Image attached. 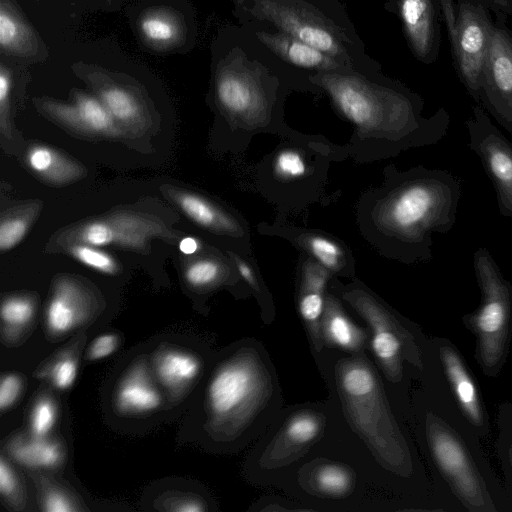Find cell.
<instances>
[{
    "label": "cell",
    "instance_id": "cell-1",
    "mask_svg": "<svg viewBox=\"0 0 512 512\" xmlns=\"http://www.w3.org/2000/svg\"><path fill=\"white\" fill-rule=\"evenodd\" d=\"M384 204V226L407 262L432 259V233H447L456 222L460 179L422 166L401 175Z\"/></svg>",
    "mask_w": 512,
    "mask_h": 512
},
{
    "label": "cell",
    "instance_id": "cell-2",
    "mask_svg": "<svg viewBox=\"0 0 512 512\" xmlns=\"http://www.w3.org/2000/svg\"><path fill=\"white\" fill-rule=\"evenodd\" d=\"M330 94L340 111L362 128L384 120L404 146L438 143L448 132L450 116L439 108L430 118L420 115L423 102L415 95L381 88L356 76L320 73L311 77Z\"/></svg>",
    "mask_w": 512,
    "mask_h": 512
},
{
    "label": "cell",
    "instance_id": "cell-3",
    "mask_svg": "<svg viewBox=\"0 0 512 512\" xmlns=\"http://www.w3.org/2000/svg\"><path fill=\"white\" fill-rule=\"evenodd\" d=\"M473 267L482 302L464 321L477 338V357L486 374L500 368L512 318V285L506 280L490 252L480 247L473 254Z\"/></svg>",
    "mask_w": 512,
    "mask_h": 512
},
{
    "label": "cell",
    "instance_id": "cell-4",
    "mask_svg": "<svg viewBox=\"0 0 512 512\" xmlns=\"http://www.w3.org/2000/svg\"><path fill=\"white\" fill-rule=\"evenodd\" d=\"M456 73L479 104V84L494 18L478 0H437Z\"/></svg>",
    "mask_w": 512,
    "mask_h": 512
},
{
    "label": "cell",
    "instance_id": "cell-5",
    "mask_svg": "<svg viewBox=\"0 0 512 512\" xmlns=\"http://www.w3.org/2000/svg\"><path fill=\"white\" fill-rule=\"evenodd\" d=\"M427 437L435 462L463 505L474 512L495 511L482 479L455 432L432 415L427 419Z\"/></svg>",
    "mask_w": 512,
    "mask_h": 512
},
{
    "label": "cell",
    "instance_id": "cell-6",
    "mask_svg": "<svg viewBox=\"0 0 512 512\" xmlns=\"http://www.w3.org/2000/svg\"><path fill=\"white\" fill-rule=\"evenodd\" d=\"M252 13L333 58L349 63L347 39L317 10L298 0H253Z\"/></svg>",
    "mask_w": 512,
    "mask_h": 512
},
{
    "label": "cell",
    "instance_id": "cell-7",
    "mask_svg": "<svg viewBox=\"0 0 512 512\" xmlns=\"http://www.w3.org/2000/svg\"><path fill=\"white\" fill-rule=\"evenodd\" d=\"M494 18L479 84V106L512 134V31Z\"/></svg>",
    "mask_w": 512,
    "mask_h": 512
},
{
    "label": "cell",
    "instance_id": "cell-8",
    "mask_svg": "<svg viewBox=\"0 0 512 512\" xmlns=\"http://www.w3.org/2000/svg\"><path fill=\"white\" fill-rule=\"evenodd\" d=\"M465 124L469 146L493 183L499 213L512 218V143L479 105L473 106L472 115Z\"/></svg>",
    "mask_w": 512,
    "mask_h": 512
},
{
    "label": "cell",
    "instance_id": "cell-9",
    "mask_svg": "<svg viewBox=\"0 0 512 512\" xmlns=\"http://www.w3.org/2000/svg\"><path fill=\"white\" fill-rule=\"evenodd\" d=\"M215 91L220 106L232 115L251 119L266 112L267 99L258 73L239 53L232 52L218 63Z\"/></svg>",
    "mask_w": 512,
    "mask_h": 512
},
{
    "label": "cell",
    "instance_id": "cell-10",
    "mask_svg": "<svg viewBox=\"0 0 512 512\" xmlns=\"http://www.w3.org/2000/svg\"><path fill=\"white\" fill-rule=\"evenodd\" d=\"M71 68L92 89L115 121L138 124L144 120L146 99L129 76L82 61L73 63Z\"/></svg>",
    "mask_w": 512,
    "mask_h": 512
},
{
    "label": "cell",
    "instance_id": "cell-11",
    "mask_svg": "<svg viewBox=\"0 0 512 512\" xmlns=\"http://www.w3.org/2000/svg\"><path fill=\"white\" fill-rule=\"evenodd\" d=\"M258 389L259 377L249 362H230L217 371L209 384V408L216 417H232L254 402Z\"/></svg>",
    "mask_w": 512,
    "mask_h": 512
},
{
    "label": "cell",
    "instance_id": "cell-12",
    "mask_svg": "<svg viewBox=\"0 0 512 512\" xmlns=\"http://www.w3.org/2000/svg\"><path fill=\"white\" fill-rule=\"evenodd\" d=\"M404 31L414 55L425 63L436 60L441 35L437 0H398Z\"/></svg>",
    "mask_w": 512,
    "mask_h": 512
},
{
    "label": "cell",
    "instance_id": "cell-13",
    "mask_svg": "<svg viewBox=\"0 0 512 512\" xmlns=\"http://www.w3.org/2000/svg\"><path fill=\"white\" fill-rule=\"evenodd\" d=\"M38 102L46 113L73 128L103 134L115 132V119L97 97L76 92L72 104L50 99H41Z\"/></svg>",
    "mask_w": 512,
    "mask_h": 512
},
{
    "label": "cell",
    "instance_id": "cell-14",
    "mask_svg": "<svg viewBox=\"0 0 512 512\" xmlns=\"http://www.w3.org/2000/svg\"><path fill=\"white\" fill-rule=\"evenodd\" d=\"M0 50L28 60L47 56L46 48L35 28L11 0H0Z\"/></svg>",
    "mask_w": 512,
    "mask_h": 512
},
{
    "label": "cell",
    "instance_id": "cell-15",
    "mask_svg": "<svg viewBox=\"0 0 512 512\" xmlns=\"http://www.w3.org/2000/svg\"><path fill=\"white\" fill-rule=\"evenodd\" d=\"M142 41L155 50H171L183 45L187 35L183 16L170 7H152L138 19Z\"/></svg>",
    "mask_w": 512,
    "mask_h": 512
},
{
    "label": "cell",
    "instance_id": "cell-16",
    "mask_svg": "<svg viewBox=\"0 0 512 512\" xmlns=\"http://www.w3.org/2000/svg\"><path fill=\"white\" fill-rule=\"evenodd\" d=\"M258 39L285 61L298 67L336 70L338 61L327 53L285 33L258 32Z\"/></svg>",
    "mask_w": 512,
    "mask_h": 512
},
{
    "label": "cell",
    "instance_id": "cell-17",
    "mask_svg": "<svg viewBox=\"0 0 512 512\" xmlns=\"http://www.w3.org/2000/svg\"><path fill=\"white\" fill-rule=\"evenodd\" d=\"M440 355L447 378L464 414L474 425H482L484 414L478 391L461 357L449 345L441 347Z\"/></svg>",
    "mask_w": 512,
    "mask_h": 512
},
{
    "label": "cell",
    "instance_id": "cell-18",
    "mask_svg": "<svg viewBox=\"0 0 512 512\" xmlns=\"http://www.w3.org/2000/svg\"><path fill=\"white\" fill-rule=\"evenodd\" d=\"M357 306L374 329L372 348L375 355L391 372L397 373L402 349L399 336L392 330L386 315L373 301L361 297L357 301Z\"/></svg>",
    "mask_w": 512,
    "mask_h": 512
},
{
    "label": "cell",
    "instance_id": "cell-19",
    "mask_svg": "<svg viewBox=\"0 0 512 512\" xmlns=\"http://www.w3.org/2000/svg\"><path fill=\"white\" fill-rule=\"evenodd\" d=\"M161 397L142 364L135 365L121 380L116 406L122 413H143L156 409Z\"/></svg>",
    "mask_w": 512,
    "mask_h": 512
},
{
    "label": "cell",
    "instance_id": "cell-20",
    "mask_svg": "<svg viewBox=\"0 0 512 512\" xmlns=\"http://www.w3.org/2000/svg\"><path fill=\"white\" fill-rule=\"evenodd\" d=\"M81 300L80 292L73 283H60L46 310L49 330L54 334H63L71 330L79 320Z\"/></svg>",
    "mask_w": 512,
    "mask_h": 512
},
{
    "label": "cell",
    "instance_id": "cell-21",
    "mask_svg": "<svg viewBox=\"0 0 512 512\" xmlns=\"http://www.w3.org/2000/svg\"><path fill=\"white\" fill-rule=\"evenodd\" d=\"M155 370L164 385L178 387L189 383L197 376L200 363L190 353L168 349L156 356Z\"/></svg>",
    "mask_w": 512,
    "mask_h": 512
},
{
    "label": "cell",
    "instance_id": "cell-22",
    "mask_svg": "<svg viewBox=\"0 0 512 512\" xmlns=\"http://www.w3.org/2000/svg\"><path fill=\"white\" fill-rule=\"evenodd\" d=\"M176 200L182 211L204 228L223 233H234L238 229L234 219L200 196L181 193Z\"/></svg>",
    "mask_w": 512,
    "mask_h": 512
},
{
    "label": "cell",
    "instance_id": "cell-23",
    "mask_svg": "<svg viewBox=\"0 0 512 512\" xmlns=\"http://www.w3.org/2000/svg\"><path fill=\"white\" fill-rule=\"evenodd\" d=\"M11 453L18 462L28 467L51 468L58 465L61 459V451L56 443L36 437L14 443Z\"/></svg>",
    "mask_w": 512,
    "mask_h": 512
},
{
    "label": "cell",
    "instance_id": "cell-24",
    "mask_svg": "<svg viewBox=\"0 0 512 512\" xmlns=\"http://www.w3.org/2000/svg\"><path fill=\"white\" fill-rule=\"evenodd\" d=\"M27 161L33 171L56 182H64L77 173L73 165L64 157L43 146L32 148L28 153Z\"/></svg>",
    "mask_w": 512,
    "mask_h": 512
},
{
    "label": "cell",
    "instance_id": "cell-25",
    "mask_svg": "<svg viewBox=\"0 0 512 512\" xmlns=\"http://www.w3.org/2000/svg\"><path fill=\"white\" fill-rule=\"evenodd\" d=\"M325 331L333 344L347 350L358 349L363 340L362 332L331 302L326 308Z\"/></svg>",
    "mask_w": 512,
    "mask_h": 512
},
{
    "label": "cell",
    "instance_id": "cell-26",
    "mask_svg": "<svg viewBox=\"0 0 512 512\" xmlns=\"http://www.w3.org/2000/svg\"><path fill=\"white\" fill-rule=\"evenodd\" d=\"M344 392L350 398L372 394L376 389V380L372 371L362 364H351L345 368L341 376Z\"/></svg>",
    "mask_w": 512,
    "mask_h": 512
},
{
    "label": "cell",
    "instance_id": "cell-27",
    "mask_svg": "<svg viewBox=\"0 0 512 512\" xmlns=\"http://www.w3.org/2000/svg\"><path fill=\"white\" fill-rule=\"evenodd\" d=\"M307 246L316 260L328 270H339L344 260L342 248L334 241L312 236L307 239Z\"/></svg>",
    "mask_w": 512,
    "mask_h": 512
},
{
    "label": "cell",
    "instance_id": "cell-28",
    "mask_svg": "<svg viewBox=\"0 0 512 512\" xmlns=\"http://www.w3.org/2000/svg\"><path fill=\"white\" fill-rule=\"evenodd\" d=\"M71 254L81 263L106 274H114L117 264L107 253L84 243L72 246Z\"/></svg>",
    "mask_w": 512,
    "mask_h": 512
},
{
    "label": "cell",
    "instance_id": "cell-29",
    "mask_svg": "<svg viewBox=\"0 0 512 512\" xmlns=\"http://www.w3.org/2000/svg\"><path fill=\"white\" fill-rule=\"evenodd\" d=\"M1 319L9 326H23L34 314V305L24 297H11L2 302Z\"/></svg>",
    "mask_w": 512,
    "mask_h": 512
},
{
    "label": "cell",
    "instance_id": "cell-30",
    "mask_svg": "<svg viewBox=\"0 0 512 512\" xmlns=\"http://www.w3.org/2000/svg\"><path fill=\"white\" fill-rule=\"evenodd\" d=\"M221 274V266L211 259H202L190 264L185 271V278L195 287L206 286L216 281Z\"/></svg>",
    "mask_w": 512,
    "mask_h": 512
},
{
    "label": "cell",
    "instance_id": "cell-31",
    "mask_svg": "<svg viewBox=\"0 0 512 512\" xmlns=\"http://www.w3.org/2000/svg\"><path fill=\"white\" fill-rule=\"evenodd\" d=\"M317 483L324 492L340 495L348 490L350 477L344 469L338 466L328 465L318 472Z\"/></svg>",
    "mask_w": 512,
    "mask_h": 512
},
{
    "label": "cell",
    "instance_id": "cell-32",
    "mask_svg": "<svg viewBox=\"0 0 512 512\" xmlns=\"http://www.w3.org/2000/svg\"><path fill=\"white\" fill-rule=\"evenodd\" d=\"M56 409L48 398L40 399L34 406L31 415V430L33 437L43 438L53 427Z\"/></svg>",
    "mask_w": 512,
    "mask_h": 512
},
{
    "label": "cell",
    "instance_id": "cell-33",
    "mask_svg": "<svg viewBox=\"0 0 512 512\" xmlns=\"http://www.w3.org/2000/svg\"><path fill=\"white\" fill-rule=\"evenodd\" d=\"M276 173L285 179H298L306 173V163L295 150H282L275 159Z\"/></svg>",
    "mask_w": 512,
    "mask_h": 512
},
{
    "label": "cell",
    "instance_id": "cell-34",
    "mask_svg": "<svg viewBox=\"0 0 512 512\" xmlns=\"http://www.w3.org/2000/svg\"><path fill=\"white\" fill-rule=\"evenodd\" d=\"M319 431V422L308 414H302L291 419L287 426V434L296 443H306L312 440Z\"/></svg>",
    "mask_w": 512,
    "mask_h": 512
},
{
    "label": "cell",
    "instance_id": "cell-35",
    "mask_svg": "<svg viewBox=\"0 0 512 512\" xmlns=\"http://www.w3.org/2000/svg\"><path fill=\"white\" fill-rule=\"evenodd\" d=\"M28 222L23 217L2 220L0 225V249L2 252L13 248L24 237Z\"/></svg>",
    "mask_w": 512,
    "mask_h": 512
},
{
    "label": "cell",
    "instance_id": "cell-36",
    "mask_svg": "<svg viewBox=\"0 0 512 512\" xmlns=\"http://www.w3.org/2000/svg\"><path fill=\"white\" fill-rule=\"evenodd\" d=\"M79 239L87 245L104 246L115 241V233L109 224L95 221L87 224L81 230Z\"/></svg>",
    "mask_w": 512,
    "mask_h": 512
},
{
    "label": "cell",
    "instance_id": "cell-37",
    "mask_svg": "<svg viewBox=\"0 0 512 512\" xmlns=\"http://www.w3.org/2000/svg\"><path fill=\"white\" fill-rule=\"evenodd\" d=\"M299 310L305 321L313 326L316 325L324 312L323 293L304 290L300 298Z\"/></svg>",
    "mask_w": 512,
    "mask_h": 512
},
{
    "label": "cell",
    "instance_id": "cell-38",
    "mask_svg": "<svg viewBox=\"0 0 512 512\" xmlns=\"http://www.w3.org/2000/svg\"><path fill=\"white\" fill-rule=\"evenodd\" d=\"M77 365L73 359L65 358L58 361L52 369L53 384L61 390L69 388L75 381Z\"/></svg>",
    "mask_w": 512,
    "mask_h": 512
},
{
    "label": "cell",
    "instance_id": "cell-39",
    "mask_svg": "<svg viewBox=\"0 0 512 512\" xmlns=\"http://www.w3.org/2000/svg\"><path fill=\"white\" fill-rule=\"evenodd\" d=\"M328 273L322 265L307 262L303 269L304 290L324 292Z\"/></svg>",
    "mask_w": 512,
    "mask_h": 512
},
{
    "label": "cell",
    "instance_id": "cell-40",
    "mask_svg": "<svg viewBox=\"0 0 512 512\" xmlns=\"http://www.w3.org/2000/svg\"><path fill=\"white\" fill-rule=\"evenodd\" d=\"M12 86V74L10 69L4 64H0V118L1 127L5 128L8 122L10 93Z\"/></svg>",
    "mask_w": 512,
    "mask_h": 512
},
{
    "label": "cell",
    "instance_id": "cell-41",
    "mask_svg": "<svg viewBox=\"0 0 512 512\" xmlns=\"http://www.w3.org/2000/svg\"><path fill=\"white\" fill-rule=\"evenodd\" d=\"M21 379L15 374L2 377L0 382V408H9L18 398L21 391Z\"/></svg>",
    "mask_w": 512,
    "mask_h": 512
},
{
    "label": "cell",
    "instance_id": "cell-42",
    "mask_svg": "<svg viewBox=\"0 0 512 512\" xmlns=\"http://www.w3.org/2000/svg\"><path fill=\"white\" fill-rule=\"evenodd\" d=\"M118 339L113 334H104L96 338L89 349V358L99 360L112 354L116 349Z\"/></svg>",
    "mask_w": 512,
    "mask_h": 512
},
{
    "label": "cell",
    "instance_id": "cell-43",
    "mask_svg": "<svg viewBox=\"0 0 512 512\" xmlns=\"http://www.w3.org/2000/svg\"><path fill=\"white\" fill-rule=\"evenodd\" d=\"M43 510L48 512H71L77 510L70 500L57 491L49 492L43 500Z\"/></svg>",
    "mask_w": 512,
    "mask_h": 512
},
{
    "label": "cell",
    "instance_id": "cell-44",
    "mask_svg": "<svg viewBox=\"0 0 512 512\" xmlns=\"http://www.w3.org/2000/svg\"><path fill=\"white\" fill-rule=\"evenodd\" d=\"M17 489L15 474L4 458L0 460V492L3 496L12 495Z\"/></svg>",
    "mask_w": 512,
    "mask_h": 512
},
{
    "label": "cell",
    "instance_id": "cell-45",
    "mask_svg": "<svg viewBox=\"0 0 512 512\" xmlns=\"http://www.w3.org/2000/svg\"><path fill=\"white\" fill-rule=\"evenodd\" d=\"M495 18L506 20L512 17V0H478Z\"/></svg>",
    "mask_w": 512,
    "mask_h": 512
},
{
    "label": "cell",
    "instance_id": "cell-46",
    "mask_svg": "<svg viewBox=\"0 0 512 512\" xmlns=\"http://www.w3.org/2000/svg\"><path fill=\"white\" fill-rule=\"evenodd\" d=\"M237 267L242 278L253 288H257L255 275L251 267L243 261H237Z\"/></svg>",
    "mask_w": 512,
    "mask_h": 512
},
{
    "label": "cell",
    "instance_id": "cell-47",
    "mask_svg": "<svg viewBox=\"0 0 512 512\" xmlns=\"http://www.w3.org/2000/svg\"><path fill=\"white\" fill-rule=\"evenodd\" d=\"M173 509L181 512H198L202 511L204 508L200 502L188 499L177 502V505Z\"/></svg>",
    "mask_w": 512,
    "mask_h": 512
},
{
    "label": "cell",
    "instance_id": "cell-48",
    "mask_svg": "<svg viewBox=\"0 0 512 512\" xmlns=\"http://www.w3.org/2000/svg\"><path fill=\"white\" fill-rule=\"evenodd\" d=\"M179 247L184 254H193L198 249V243L194 238L187 237L180 242Z\"/></svg>",
    "mask_w": 512,
    "mask_h": 512
},
{
    "label": "cell",
    "instance_id": "cell-49",
    "mask_svg": "<svg viewBox=\"0 0 512 512\" xmlns=\"http://www.w3.org/2000/svg\"><path fill=\"white\" fill-rule=\"evenodd\" d=\"M511 460H512V456H511Z\"/></svg>",
    "mask_w": 512,
    "mask_h": 512
}]
</instances>
